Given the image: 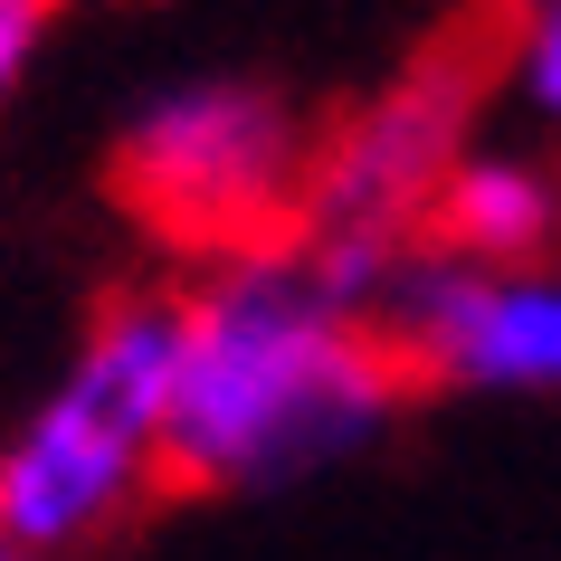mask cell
I'll return each mask as SVG.
<instances>
[{"label": "cell", "mask_w": 561, "mask_h": 561, "mask_svg": "<svg viewBox=\"0 0 561 561\" xmlns=\"http://www.w3.org/2000/svg\"><path fill=\"white\" fill-rule=\"evenodd\" d=\"M419 400H428V381L381 314L314 296L296 257L219 266L191 286L152 495L191 504V495L333 467Z\"/></svg>", "instance_id": "cell-1"}, {"label": "cell", "mask_w": 561, "mask_h": 561, "mask_svg": "<svg viewBox=\"0 0 561 561\" xmlns=\"http://www.w3.org/2000/svg\"><path fill=\"white\" fill-rule=\"evenodd\" d=\"M181 324H191V286H124L95 305L67 381L0 447V533L10 542L67 561L77 542H105L124 504L152 495Z\"/></svg>", "instance_id": "cell-2"}, {"label": "cell", "mask_w": 561, "mask_h": 561, "mask_svg": "<svg viewBox=\"0 0 561 561\" xmlns=\"http://www.w3.org/2000/svg\"><path fill=\"white\" fill-rule=\"evenodd\" d=\"M305 124L266 87H181L152 95L115 144V201L134 229H152L172 257L201 276L257 266L296 248V201H305Z\"/></svg>", "instance_id": "cell-3"}, {"label": "cell", "mask_w": 561, "mask_h": 561, "mask_svg": "<svg viewBox=\"0 0 561 561\" xmlns=\"http://www.w3.org/2000/svg\"><path fill=\"white\" fill-rule=\"evenodd\" d=\"M514 30L524 10H467L447 38H428L400 77H390L362 115H343L314 172H305L296 201V248L333 229H400L419 248V209L457 162H467V134L485 115L495 77L514 67Z\"/></svg>", "instance_id": "cell-4"}, {"label": "cell", "mask_w": 561, "mask_h": 561, "mask_svg": "<svg viewBox=\"0 0 561 561\" xmlns=\"http://www.w3.org/2000/svg\"><path fill=\"white\" fill-rule=\"evenodd\" d=\"M381 324L410 343L428 390H561V286L524 266L419 257Z\"/></svg>", "instance_id": "cell-5"}, {"label": "cell", "mask_w": 561, "mask_h": 561, "mask_svg": "<svg viewBox=\"0 0 561 561\" xmlns=\"http://www.w3.org/2000/svg\"><path fill=\"white\" fill-rule=\"evenodd\" d=\"M561 229V191L533 162H457L419 209V257L438 266H524Z\"/></svg>", "instance_id": "cell-6"}, {"label": "cell", "mask_w": 561, "mask_h": 561, "mask_svg": "<svg viewBox=\"0 0 561 561\" xmlns=\"http://www.w3.org/2000/svg\"><path fill=\"white\" fill-rule=\"evenodd\" d=\"M514 58H524V95L542 105V115H561V0H533L524 10Z\"/></svg>", "instance_id": "cell-7"}, {"label": "cell", "mask_w": 561, "mask_h": 561, "mask_svg": "<svg viewBox=\"0 0 561 561\" xmlns=\"http://www.w3.org/2000/svg\"><path fill=\"white\" fill-rule=\"evenodd\" d=\"M58 10H67V0H0V95L20 87V67L38 58V38H48Z\"/></svg>", "instance_id": "cell-8"}, {"label": "cell", "mask_w": 561, "mask_h": 561, "mask_svg": "<svg viewBox=\"0 0 561 561\" xmlns=\"http://www.w3.org/2000/svg\"><path fill=\"white\" fill-rule=\"evenodd\" d=\"M0 561H58V552H30V542H10V533H0Z\"/></svg>", "instance_id": "cell-9"}]
</instances>
